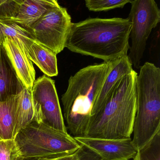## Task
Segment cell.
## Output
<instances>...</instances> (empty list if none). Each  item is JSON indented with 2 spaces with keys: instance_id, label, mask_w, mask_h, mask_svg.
Masks as SVG:
<instances>
[{
  "instance_id": "19",
  "label": "cell",
  "mask_w": 160,
  "mask_h": 160,
  "mask_svg": "<svg viewBox=\"0 0 160 160\" xmlns=\"http://www.w3.org/2000/svg\"><path fill=\"white\" fill-rule=\"evenodd\" d=\"M132 0H86L85 5L90 11L94 12L108 11L122 8Z\"/></svg>"
},
{
  "instance_id": "24",
  "label": "cell",
  "mask_w": 160,
  "mask_h": 160,
  "mask_svg": "<svg viewBox=\"0 0 160 160\" xmlns=\"http://www.w3.org/2000/svg\"><path fill=\"white\" fill-rule=\"evenodd\" d=\"M77 151L76 152L73 153V154L62 156V157H59L55 160H77Z\"/></svg>"
},
{
  "instance_id": "7",
  "label": "cell",
  "mask_w": 160,
  "mask_h": 160,
  "mask_svg": "<svg viewBox=\"0 0 160 160\" xmlns=\"http://www.w3.org/2000/svg\"><path fill=\"white\" fill-rule=\"evenodd\" d=\"M72 24L67 9L58 3L27 30L34 41L57 55L65 48Z\"/></svg>"
},
{
  "instance_id": "8",
  "label": "cell",
  "mask_w": 160,
  "mask_h": 160,
  "mask_svg": "<svg viewBox=\"0 0 160 160\" xmlns=\"http://www.w3.org/2000/svg\"><path fill=\"white\" fill-rule=\"evenodd\" d=\"M32 94L33 100L41 107L43 122L56 130L68 132L55 81L45 75L40 77L33 83Z\"/></svg>"
},
{
  "instance_id": "12",
  "label": "cell",
  "mask_w": 160,
  "mask_h": 160,
  "mask_svg": "<svg viewBox=\"0 0 160 160\" xmlns=\"http://www.w3.org/2000/svg\"><path fill=\"white\" fill-rule=\"evenodd\" d=\"M33 122H43L41 107L33 100L32 90L24 87L18 96L14 138L21 129Z\"/></svg>"
},
{
  "instance_id": "14",
  "label": "cell",
  "mask_w": 160,
  "mask_h": 160,
  "mask_svg": "<svg viewBox=\"0 0 160 160\" xmlns=\"http://www.w3.org/2000/svg\"><path fill=\"white\" fill-rule=\"evenodd\" d=\"M133 70L128 54L118 59L95 100L92 110L91 117L96 115L102 108L117 82L123 77L132 73Z\"/></svg>"
},
{
  "instance_id": "17",
  "label": "cell",
  "mask_w": 160,
  "mask_h": 160,
  "mask_svg": "<svg viewBox=\"0 0 160 160\" xmlns=\"http://www.w3.org/2000/svg\"><path fill=\"white\" fill-rule=\"evenodd\" d=\"M5 38L12 39L25 50L27 43L33 40L28 30L20 27L12 20H1L0 45L2 44Z\"/></svg>"
},
{
  "instance_id": "9",
  "label": "cell",
  "mask_w": 160,
  "mask_h": 160,
  "mask_svg": "<svg viewBox=\"0 0 160 160\" xmlns=\"http://www.w3.org/2000/svg\"><path fill=\"white\" fill-rule=\"evenodd\" d=\"M80 145L89 149L103 160H129L135 155L137 149L131 138L109 139L74 138Z\"/></svg>"
},
{
  "instance_id": "6",
  "label": "cell",
  "mask_w": 160,
  "mask_h": 160,
  "mask_svg": "<svg viewBox=\"0 0 160 160\" xmlns=\"http://www.w3.org/2000/svg\"><path fill=\"white\" fill-rule=\"evenodd\" d=\"M130 3L128 18L132 24V44L128 56L132 66L139 69L148 39L160 22V10L154 0H134Z\"/></svg>"
},
{
  "instance_id": "11",
  "label": "cell",
  "mask_w": 160,
  "mask_h": 160,
  "mask_svg": "<svg viewBox=\"0 0 160 160\" xmlns=\"http://www.w3.org/2000/svg\"><path fill=\"white\" fill-rule=\"evenodd\" d=\"M24 88L4 46L0 45V102L18 95Z\"/></svg>"
},
{
  "instance_id": "22",
  "label": "cell",
  "mask_w": 160,
  "mask_h": 160,
  "mask_svg": "<svg viewBox=\"0 0 160 160\" xmlns=\"http://www.w3.org/2000/svg\"><path fill=\"white\" fill-rule=\"evenodd\" d=\"M77 160H103L96 153L81 145V147L77 151Z\"/></svg>"
},
{
  "instance_id": "23",
  "label": "cell",
  "mask_w": 160,
  "mask_h": 160,
  "mask_svg": "<svg viewBox=\"0 0 160 160\" xmlns=\"http://www.w3.org/2000/svg\"><path fill=\"white\" fill-rule=\"evenodd\" d=\"M61 157L62 156L58 155H50L39 157H24L20 156L16 160H55Z\"/></svg>"
},
{
  "instance_id": "15",
  "label": "cell",
  "mask_w": 160,
  "mask_h": 160,
  "mask_svg": "<svg viewBox=\"0 0 160 160\" xmlns=\"http://www.w3.org/2000/svg\"><path fill=\"white\" fill-rule=\"evenodd\" d=\"M25 50L29 59L48 77L58 74L57 55L38 42L31 40L27 43Z\"/></svg>"
},
{
  "instance_id": "4",
  "label": "cell",
  "mask_w": 160,
  "mask_h": 160,
  "mask_svg": "<svg viewBox=\"0 0 160 160\" xmlns=\"http://www.w3.org/2000/svg\"><path fill=\"white\" fill-rule=\"evenodd\" d=\"M139 69L136 78L137 108L132 139L137 150L160 131V69L146 62Z\"/></svg>"
},
{
  "instance_id": "25",
  "label": "cell",
  "mask_w": 160,
  "mask_h": 160,
  "mask_svg": "<svg viewBox=\"0 0 160 160\" xmlns=\"http://www.w3.org/2000/svg\"><path fill=\"white\" fill-rule=\"evenodd\" d=\"M0 139H1V138H0Z\"/></svg>"
},
{
  "instance_id": "1",
  "label": "cell",
  "mask_w": 160,
  "mask_h": 160,
  "mask_svg": "<svg viewBox=\"0 0 160 160\" xmlns=\"http://www.w3.org/2000/svg\"><path fill=\"white\" fill-rule=\"evenodd\" d=\"M132 24L127 18H89L72 23L65 48L104 62L128 54Z\"/></svg>"
},
{
  "instance_id": "10",
  "label": "cell",
  "mask_w": 160,
  "mask_h": 160,
  "mask_svg": "<svg viewBox=\"0 0 160 160\" xmlns=\"http://www.w3.org/2000/svg\"><path fill=\"white\" fill-rule=\"evenodd\" d=\"M2 44L23 86L32 90L35 80V71L26 51L11 38H5Z\"/></svg>"
},
{
  "instance_id": "21",
  "label": "cell",
  "mask_w": 160,
  "mask_h": 160,
  "mask_svg": "<svg viewBox=\"0 0 160 160\" xmlns=\"http://www.w3.org/2000/svg\"><path fill=\"white\" fill-rule=\"evenodd\" d=\"M19 2V0H0V21L12 20Z\"/></svg>"
},
{
  "instance_id": "2",
  "label": "cell",
  "mask_w": 160,
  "mask_h": 160,
  "mask_svg": "<svg viewBox=\"0 0 160 160\" xmlns=\"http://www.w3.org/2000/svg\"><path fill=\"white\" fill-rule=\"evenodd\" d=\"M118 59L89 65L70 77L61 100L66 127L73 137H85L95 100Z\"/></svg>"
},
{
  "instance_id": "16",
  "label": "cell",
  "mask_w": 160,
  "mask_h": 160,
  "mask_svg": "<svg viewBox=\"0 0 160 160\" xmlns=\"http://www.w3.org/2000/svg\"><path fill=\"white\" fill-rule=\"evenodd\" d=\"M18 95L0 102V138L14 139Z\"/></svg>"
},
{
  "instance_id": "20",
  "label": "cell",
  "mask_w": 160,
  "mask_h": 160,
  "mask_svg": "<svg viewBox=\"0 0 160 160\" xmlns=\"http://www.w3.org/2000/svg\"><path fill=\"white\" fill-rule=\"evenodd\" d=\"M20 156L14 139H0V160H16Z\"/></svg>"
},
{
  "instance_id": "5",
  "label": "cell",
  "mask_w": 160,
  "mask_h": 160,
  "mask_svg": "<svg viewBox=\"0 0 160 160\" xmlns=\"http://www.w3.org/2000/svg\"><path fill=\"white\" fill-rule=\"evenodd\" d=\"M14 139L20 155L24 157L66 156L81 147L68 132L56 130L43 122H32L21 129Z\"/></svg>"
},
{
  "instance_id": "3",
  "label": "cell",
  "mask_w": 160,
  "mask_h": 160,
  "mask_svg": "<svg viewBox=\"0 0 160 160\" xmlns=\"http://www.w3.org/2000/svg\"><path fill=\"white\" fill-rule=\"evenodd\" d=\"M137 74L133 70L117 82L102 108L91 117L84 137L109 139L131 138L136 113Z\"/></svg>"
},
{
  "instance_id": "18",
  "label": "cell",
  "mask_w": 160,
  "mask_h": 160,
  "mask_svg": "<svg viewBox=\"0 0 160 160\" xmlns=\"http://www.w3.org/2000/svg\"><path fill=\"white\" fill-rule=\"evenodd\" d=\"M133 160H160V131L144 147L138 150Z\"/></svg>"
},
{
  "instance_id": "13",
  "label": "cell",
  "mask_w": 160,
  "mask_h": 160,
  "mask_svg": "<svg viewBox=\"0 0 160 160\" xmlns=\"http://www.w3.org/2000/svg\"><path fill=\"white\" fill-rule=\"evenodd\" d=\"M57 3L58 2L55 0H19L16 13L12 20L27 30Z\"/></svg>"
}]
</instances>
